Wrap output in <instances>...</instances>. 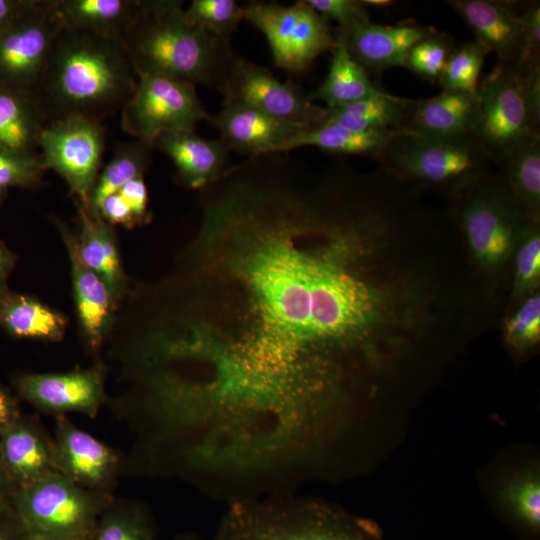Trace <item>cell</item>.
<instances>
[{"label": "cell", "mask_w": 540, "mask_h": 540, "mask_svg": "<svg viewBox=\"0 0 540 540\" xmlns=\"http://www.w3.org/2000/svg\"><path fill=\"white\" fill-rule=\"evenodd\" d=\"M288 168L242 172L203 194L196 252L204 312L174 356L205 400L260 424L314 417L337 393L335 357L369 337L379 295L355 270V229Z\"/></svg>", "instance_id": "1"}, {"label": "cell", "mask_w": 540, "mask_h": 540, "mask_svg": "<svg viewBox=\"0 0 540 540\" xmlns=\"http://www.w3.org/2000/svg\"><path fill=\"white\" fill-rule=\"evenodd\" d=\"M138 75L121 38L63 25L38 90L47 122L79 115L97 122L121 111Z\"/></svg>", "instance_id": "2"}, {"label": "cell", "mask_w": 540, "mask_h": 540, "mask_svg": "<svg viewBox=\"0 0 540 540\" xmlns=\"http://www.w3.org/2000/svg\"><path fill=\"white\" fill-rule=\"evenodd\" d=\"M123 41L138 76L167 75L220 93L239 56L226 37L190 23L179 0H139Z\"/></svg>", "instance_id": "3"}, {"label": "cell", "mask_w": 540, "mask_h": 540, "mask_svg": "<svg viewBox=\"0 0 540 540\" xmlns=\"http://www.w3.org/2000/svg\"><path fill=\"white\" fill-rule=\"evenodd\" d=\"M293 492L227 504L214 537L217 540H382L370 521Z\"/></svg>", "instance_id": "4"}, {"label": "cell", "mask_w": 540, "mask_h": 540, "mask_svg": "<svg viewBox=\"0 0 540 540\" xmlns=\"http://www.w3.org/2000/svg\"><path fill=\"white\" fill-rule=\"evenodd\" d=\"M473 136L494 165L514 147L540 136V61L497 62L479 82Z\"/></svg>", "instance_id": "5"}, {"label": "cell", "mask_w": 540, "mask_h": 540, "mask_svg": "<svg viewBox=\"0 0 540 540\" xmlns=\"http://www.w3.org/2000/svg\"><path fill=\"white\" fill-rule=\"evenodd\" d=\"M378 162L388 173L447 190L457 199L488 175L494 165L473 136H433L399 132Z\"/></svg>", "instance_id": "6"}, {"label": "cell", "mask_w": 540, "mask_h": 540, "mask_svg": "<svg viewBox=\"0 0 540 540\" xmlns=\"http://www.w3.org/2000/svg\"><path fill=\"white\" fill-rule=\"evenodd\" d=\"M113 500L111 494L86 489L51 472L18 488L11 504L33 540H70L91 534Z\"/></svg>", "instance_id": "7"}, {"label": "cell", "mask_w": 540, "mask_h": 540, "mask_svg": "<svg viewBox=\"0 0 540 540\" xmlns=\"http://www.w3.org/2000/svg\"><path fill=\"white\" fill-rule=\"evenodd\" d=\"M456 201L471 253L486 269L501 266L525 230L536 223L500 177L491 173L467 188Z\"/></svg>", "instance_id": "8"}, {"label": "cell", "mask_w": 540, "mask_h": 540, "mask_svg": "<svg viewBox=\"0 0 540 540\" xmlns=\"http://www.w3.org/2000/svg\"><path fill=\"white\" fill-rule=\"evenodd\" d=\"M244 20L264 34L274 65L288 72L308 69L319 55L336 45L328 22L305 0L289 6L250 2L244 6Z\"/></svg>", "instance_id": "9"}, {"label": "cell", "mask_w": 540, "mask_h": 540, "mask_svg": "<svg viewBox=\"0 0 540 540\" xmlns=\"http://www.w3.org/2000/svg\"><path fill=\"white\" fill-rule=\"evenodd\" d=\"M209 115L194 84L167 75H140L121 110V127L136 139L154 144L163 134L195 130Z\"/></svg>", "instance_id": "10"}, {"label": "cell", "mask_w": 540, "mask_h": 540, "mask_svg": "<svg viewBox=\"0 0 540 540\" xmlns=\"http://www.w3.org/2000/svg\"><path fill=\"white\" fill-rule=\"evenodd\" d=\"M63 25L55 0H31L0 34V82L38 97L53 42Z\"/></svg>", "instance_id": "11"}, {"label": "cell", "mask_w": 540, "mask_h": 540, "mask_svg": "<svg viewBox=\"0 0 540 540\" xmlns=\"http://www.w3.org/2000/svg\"><path fill=\"white\" fill-rule=\"evenodd\" d=\"M105 130L100 122L69 115L46 123L39 139V157L68 183L78 201L89 204L104 151Z\"/></svg>", "instance_id": "12"}, {"label": "cell", "mask_w": 540, "mask_h": 540, "mask_svg": "<svg viewBox=\"0 0 540 540\" xmlns=\"http://www.w3.org/2000/svg\"><path fill=\"white\" fill-rule=\"evenodd\" d=\"M223 100L233 99L275 118L308 128L322 123L328 109L309 100L293 82H282L266 67L237 57L224 89Z\"/></svg>", "instance_id": "13"}, {"label": "cell", "mask_w": 540, "mask_h": 540, "mask_svg": "<svg viewBox=\"0 0 540 540\" xmlns=\"http://www.w3.org/2000/svg\"><path fill=\"white\" fill-rule=\"evenodd\" d=\"M209 121L229 150L249 158L287 153L291 142L304 130L300 124L275 118L238 100L226 99L222 109Z\"/></svg>", "instance_id": "14"}, {"label": "cell", "mask_w": 540, "mask_h": 540, "mask_svg": "<svg viewBox=\"0 0 540 540\" xmlns=\"http://www.w3.org/2000/svg\"><path fill=\"white\" fill-rule=\"evenodd\" d=\"M52 439L56 472L86 489L110 494L120 464L113 449L64 415L56 416Z\"/></svg>", "instance_id": "15"}, {"label": "cell", "mask_w": 540, "mask_h": 540, "mask_svg": "<svg viewBox=\"0 0 540 540\" xmlns=\"http://www.w3.org/2000/svg\"><path fill=\"white\" fill-rule=\"evenodd\" d=\"M18 395L35 408L55 414L79 412L94 418L105 401L99 367L60 374H25L14 380Z\"/></svg>", "instance_id": "16"}, {"label": "cell", "mask_w": 540, "mask_h": 540, "mask_svg": "<svg viewBox=\"0 0 540 540\" xmlns=\"http://www.w3.org/2000/svg\"><path fill=\"white\" fill-rule=\"evenodd\" d=\"M448 5L463 19L474 34V41L497 62H526L527 47L521 13L513 2L495 0H449Z\"/></svg>", "instance_id": "17"}, {"label": "cell", "mask_w": 540, "mask_h": 540, "mask_svg": "<svg viewBox=\"0 0 540 540\" xmlns=\"http://www.w3.org/2000/svg\"><path fill=\"white\" fill-rule=\"evenodd\" d=\"M434 32L432 26L410 21L389 26L371 20L335 37L345 44L357 63L376 73L393 67L405 68L413 46Z\"/></svg>", "instance_id": "18"}, {"label": "cell", "mask_w": 540, "mask_h": 540, "mask_svg": "<svg viewBox=\"0 0 540 540\" xmlns=\"http://www.w3.org/2000/svg\"><path fill=\"white\" fill-rule=\"evenodd\" d=\"M0 454L17 489L56 472L53 439L23 415L0 435Z\"/></svg>", "instance_id": "19"}, {"label": "cell", "mask_w": 540, "mask_h": 540, "mask_svg": "<svg viewBox=\"0 0 540 540\" xmlns=\"http://www.w3.org/2000/svg\"><path fill=\"white\" fill-rule=\"evenodd\" d=\"M154 147L172 160L182 181L192 188H204L219 178L230 152L220 138L206 139L195 130L163 134Z\"/></svg>", "instance_id": "20"}, {"label": "cell", "mask_w": 540, "mask_h": 540, "mask_svg": "<svg viewBox=\"0 0 540 540\" xmlns=\"http://www.w3.org/2000/svg\"><path fill=\"white\" fill-rule=\"evenodd\" d=\"M47 123L38 97L0 82V150L39 158V139Z\"/></svg>", "instance_id": "21"}, {"label": "cell", "mask_w": 540, "mask_h": 540, "mask_svg": "<svg viewBox=\"0 0 540 540\" xmlns=\"http://www.w3.org/2000/svg\"><path fill=\"white\" fill-rule=\"evenodd\" d=\"M477 109V93L442 91L414 100L405 131L433 136L472 134Z\"/></svg>", "instance_id": "22"}, {"label": "cell", "mask_w": 540, "mask_h": 540, "mask_svg": "<svg viewBox=\"0 0 540 540\" xmlns=\"http://www.w3.org/2000/svg\"><path fill=\"white\" fill-rule=\"evenodd\" d=\"M68 248L79 318L92 348L97 349L111 313L113 295L105 281L81 260L76 237L56 220Z\"/></svg>", "instance_id": "23"}, {"label": "cell", "mask_w": 540, "mask_h": 540, "mask_svg": "<svg viewBox=\"0 0 540 540\" xmlns=\"http://www.w3.org/2000/svg\"><path fill=\"white\" fill-rule=\"evenodd\" d=\"M413 99L383 90L349 105L328 109L323 122L355 131H405Z\"/></svg>", "instance_id": "24"}, {"label": "cell", "mask_w": 540, "mask_h": 540, "mask_svg": "<svg viewBox=\"0 0 540 540\" xmlns=\"http://www.w3.org/2000/svg\"><path fill=\"white\" fill-rule=\"evenodd\" d=\"M81 223L76 237L78 254L83 263L96 272L107 284L113 297L120 287L121 269L114 238L99 211L77 201Z\"/></svg>", "instance_id": "25"}, {"label": "cell", "mask_w": 540, "mask_h": 540, "mask_svg": "<svg viewBox=\"0 0 540 540\" xmlns=\"http://www.w3.org/2000/svg\"><path fill=\"white\" fill-rule=\"evenodd\" d=\"M65 26L124 39L139 0H55Z\"/></svg>", "instance_id": "26"}, {"label": "cell", "mask_w": 540, "mask_h": 540, "mask_svg": "<svg viewBox=\"0 0 540 540\" xmlns=\"http://www.w3.org/2000/svg\"><path fill=\"white\" fill-rule=\"evenodd\" d=\"M401 131H355L343 126L322 122L302 131L290 144L289 151L314 146L336 155L381 157L389 142Z\"/></svg>", "instance_id": "27"}, {"label": "cell", "mask_w": 540, "mask_h": 540, "mask_svg": "<svg viewBox=\"0 0 540 540\" xmlns=\"http://www.w3.org/2000/svg\"><path fill=\"white\" fill-rule=\"evenodd\" d=\"M369 80L366 70L350 55L345 44L336 39L325 80L314 91L307 93L309 100L323 101L328 109L357 102L378 92Z\"/></svg>", "instance_id": "28"}, {"label": "cell", "mask_w": 540, "mask_h": 540, "mask_svg": "<svg viewBox=\"0 0 540 540\" xmlns=\"http://www.w3.org/2000/svg\"><path fill=\"white\" fill-rule=\"evenodd\" d=\"M498 176L535 222L540 214V136H533L508 152L496 165Z\"/></svg>", "instance_id": "29"}, {"label": "cell", "mask_w": 540, "mask_h": 540, "mask_svg": "<svg viewBox=\"0 0 540 540\" xmlns=\"http://www.w3.org/2000/svg\"><path fill=\"white\" fill-rule=\"evenodd\" d=\"M0 324L16 337L58 340L65 320L56 312L23 295L8 293L0 300Z\"/></svg>", "instance_id": "30"}, {"label": "cell", "mask_w": 540, "mask_h": 540, "mask_svg": "<svg viewBox=\"0 0 540 540\" xmlns=\"http://www.w3.org/2000/svg\"><path fill=\"white\" fill-rule=\"evenodd\" d=\"M154 148L153 143L141 139L119 146L97 177L89 196V205L98 211L108 196L117 193L129 181L143 177Z\"/></svg>", "instance_id": "31"}, {"label": "cell", "mask_w": 540, "mask_h": 540, "mask_svg": "<svg viewBox=\"0 0 540 540\" xmlns=\"http://www.w3.org/2000/svg\"><path fill=\"white\" fill-rule=\"evenodd\" d=\"M156 524L142 503L113 500L99 518L91 540H156Z\"/></svg>", "instance_id": "32"}, {"label": "cell", "mask_w": 540, "mask_h": 540, "mask_svg": "<svg viewBox=\"0 0 540 540\" xmlns=\"http://www.w3.org/2000/svg\"><path fill=\"white\" fill-rule=\"evenodd\" d=\"M489 53L476 41L457 45L438 80L443 91L476 94L480 74Z\"/></svg>", "instance_id": "33"}, {"label": "cell", "mask_w": 540, "mask_h": 540, "mask_svg": "<svg viewBox=\"0 0 540 540\" xmlns=\"http://www.w3.org/2000/svg\"><path fill=\"white\" fill-rule=\"evenodd\" d=\"M506 511L533 533L540 528V484L535 474H524L511 480L501 492Z\"/></svg>", "instance_id": "34"}, {"label": "cell", "mask_w": 540, "mask_h": 540, "mask_svg": "<svg viewBox=\"0 0 540 540\" xmlns=\"http://www.w3.org/2000/svg\"><path fill=\"white\" fill-rule=\"evenodd\" d=\"M185 15L198 28L227 38L244 20V6L234 0H193Z\"/></svg>", "instance_id": "35"}, {"label": "cell", "mask_w": 540, "mask_h": 540, "mask_svg": "<svg viewBox=\"0 0 540 540\" xmlns=\"http://www.w3.org/2000/svg\"><path fill=\"white\" fill-rule=\"evenodd\" d=\"M456 46L449 34L436 31L413 46L406 59L405 68L427 81L438 82Z\"/></svg>", "instance_id": "36"}, {"label": "cell", "mask_w": 540, "mask_h": 540, "mask_svg": "<svg viewBox=\"0 0 540 540\" xmlns=\"http://www.w3.org/2000/svg\"><path fill=\"white\" fill-rule=\"evenodd\" d=\"M504 337L519 351L534 347L540 340V295L534 293L505 320Z\"/></svg>", "instance_id": "37"}, {"label": "cell", "mask_w": 540, "mask_h": 540, "mask_svg": "<svg viewBox=\"0 0 540 540\" xmlns=\"http://www.w3.org/2000/svg\"><path fill=\"white\" fill-rule=\"evenodd\" d=\"M515 256L514 292L518 295L534 290L540 280V236L536 223L522 234Z\"/></svg>", "instance_id": "38"}, {"label": "cell", "mask_w": 540, "mask_h": 540, "mask_svg": "<svg viewBox=\"0 0 540 540\" xmlns=\"http://www.w3.org/2000/svg\"><path fill=\"white\" fill-rule=\"evenodd\" d=\"M47 170L39 158L0 150V194L11 187L32 188Z\"/></svg>", "instance_id": "39"}, {"label": "cell", "mask_w": 540, "mask_h": 540, "mask_svg": "<svg viewBox=\"0 0 540 540\" xmlns=\"http://www.w3.org/2000/svg\"><path fill=\"white\" fill-rule=\"evenodd\" d=\"M327 22L338 24V33L345 34L371 21L367 8L358 0H305Z\"/></svg>", "instance_id": "40"}, {"label": "cell", "mask_w": 540, "mask_h": 540, "mask_svg": "<svg viewBox=\"0 0 540 540\" xmlns=\"http://www.w3.org/2000/svg\"><path fill=\"white\" fill-rule=\"evenodd\" d=\"M527 57L526 61H540V5L533 2L521 11Z\"/></svg>", "instance_id": "41"}, {"label": "cell", "mask_w": 540, "mask_h": 540, "mask_svg": "<svg viewBox=\"0 0 540 540\" xmlns=\"http://www.w3.org/2000/svg\"><path fill=\"white\" fill-rule=\"evenodd\" d=\"M117 193L130 208L137 223L147 218L148 193L143 177L129 181Z\"/></svg>", "instance_id": "42"}, {"label": "cell", "mask_w": 540, "mask_h": 540, "mask_svg": "<svg viewBox=\"0 0 540 540\" xmlns=\"http://www.w3.org/2000/svg\"><path fill=\"white\" fill-rule=\"evenodd\" d=\"M100 215L112 224L132 227L136 224L133 213L118 193L108 196L98 209Z\"/></svg>", "instance_id": "43"}, {"label": "cell", "mask_w": 540, "mask_h": 540, "mask_svg": "<svg viewBox=\"0 0 540 540\" xmlns=\"http://www.w3.org/2000/svg\"><path fill=\"white\" fill-rule=\"evenodd\" d=\"M0 540H33L15 513L11 502L0 503Z\"/></svg>", "instance_id": "44"}, {"label": "cell", "mask_w": 540, "mask_h": 540, "mask_svg": "<svg viewBox=\"0 0 540 540\" xmlns=\"http://www.w3.org/2000/svg\"><path fill=\"white\" fill-rule=\"evenodd\" d=\"M22 416L17 401L0 387V435Z\"/></svg>", "instance_id": "45"}, {"label": "cell", "mask_w": 540, "mask_h": 540, "mask_svg": "<svg viewBox=\"0 0 540 540\" xmlns=\"http://www.w3.org/2000/svg\"><path fill=\"white\" fill-rule=\"evenodd\" d=\"M31 3V0H0V34Z\"/></svg>", "instance_id": "46"}, {"label": "cell", "mask_w": 540, "mask_h": 540, "mask_svg": "<svg viewBox=\"0 0 540 540\" xmlns=\"http://www.w3.org/2000/svg\"><path fill=\"white\" fill-rule=\"evenodd\" d=\"M14 254L0 240V300L7 295V279L15 264Z\"/></svg>", "instance_id": "47"}, {"label": "cell", "mask_w": 540, "mask_h": 540, "mask_svg": "<svg viewBox=\"0 0 540 540\" xmlns=\"http://www.w3.org/2000/svg\"><path fill=\"white\" fill-rule=\"evenodd\" d=\"M17 487L9 476L0 454V503L11 502Z\"/></svg>", "instance_id": "48"}, {"label": "cell", "mask_w": 540, "mask_h": 540, "mask_svg": "<svg viewBox=\"0 0 540 540\" xmlns=\"http://www.w3.org/2000/svg\"><path fill=\"white\" fill-rule=\"evenodd\" d=\"M365 7H374V8H386L391 7L394 4V1L391 0H361Z\"/></svg>", "instance_id": "49"}, {"label": "cell", "mask_w": 540, "mask_h": 540, "mask_svg": "<svg viewBox=\"0 0 540 540\" xmlns=\"http://www.w3.org/2000/svg\"><path fill=\"white\" fill-rule=\"evenodd\" d=\"M175 540H217L214 536L211 539H204L194 533H183L178 535Z\"/></svg>", "instance_id": "50"}, {"label": "cell", "mask_w": 540, "mask_h": 540, "mask_svg": "<svg viewBox=\"0 0 540 540\" xmlns=\"http://www.w3.org/2000/svg\"><path fill=\"white\" fill-rule=\"evenodd\" d=\"M94 531V530H93ZM92 534H88V535H85V536H81V537H77V538H74V539H70V540H91L92 538Z\"/></svg>", "instance_id": "51"}, {"label": "cell", "mask_w": 540, "mask_h": 540, "mask_svg": "<svg viewBox=\"0 0 540 540\" xmlns=\"http://www.w3.org/2000/svg\"><path fill=\"white\" fill-rule=\"evenodd\" d=\"M3 196H4L3 194H0V203H1V200H2Z\"/></svg>", "instance_id": "52"}, {"label": "cell", "mask_w": 540, "mask_h": 540, "mask_svg": "<svg viewBox=\"0 0 540 540\" xmlns=\"http://www.w3.org/2000/svg\"><path fill=\"white\" fill-rule=\"evenodd\" d=\"M156 370H158V369H156ZM160 371H162V370H160ZM163 372H166V371H163ZM167 373H170V372H167ZM171 374H175V373H171ZM177 375H179V374H177Z\"/></svg>", "instance_id": "53"}]
</instances>
